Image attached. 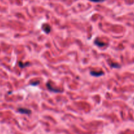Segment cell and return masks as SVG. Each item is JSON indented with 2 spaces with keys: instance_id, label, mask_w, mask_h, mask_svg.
I'll return each instance as SVG.
<instances>
[{
  "instance_id": "obj_2",
  "label": "cell",
  "mask_w": 134,
  "mask_h": 134,
  "mask_svg": "<svg viewBox=\"0 0 134 134\" xmlns=\"http://www.w3.org/2000/svg\"><path fill=\"white\" fill-rule=\"evenodd\" d=\"M91 75H92L93 76H95V77H99V76H103L104 74V73L103 72H93L91 71L90 72Z\"/></svg>"
},
{
  "instance_id": "obj_7",
  "label": "cell",
  "mask_w": 134,
  "mask_h": 134,
  "mask_svg": "<svg viewBox=\"0 0 134 134\" xmlns=\"http://www.w3.org/2000/svg\"><path fill=\"white\" fill-rule=\"evenodd\" d=\"M91 1H93V2H103L105 0H90Z\"/></svg>"
},
{
  "instance_id": "obj_6",
  "label": "cell",
  "mask_w": 134,
  "mask_h": 134,
  "mask_svg": "<svg viewBox=\"0 0 134 134\" xmlns=\"http://www.w3.org/2000/svg\"><path fill=\"white\" fill-rule=\"evenodd\" d=\"M111 67L112 68H120V65L118 64H111Z\"/></svg>"
},
{
  "instance_id": "obj_1",
  "label": "cell",
  "mask_w": 134,
  "mask_h": 134,
  "mask_svg": "<svg viewBox=\"0 0 134 134\" xmlns=\"http://www.w3.org/2000/svg\"><path fill=\"white\" fill-rule=\"evenodd\" d=\"M18 111L19 112H21V114H29L31 113V111L29 109H27V108H20L18 109Z\"/></svg>"
},
{
  "instance_id": "obj_8",
  "label": "cell",
  "mask_w": 134,
  "mask_h": 134,
  "mask_svg": "<svg viewBox=\"0 0 134 134\" xmlns=\"http://www.w3.org/2000/svg\"><path fill=\"white\" fill-rule=\"evenodd\" d=\"M34 83H35V82H34ZM36 84H31V85H38L40 84V82H36Z\"/></svg>"
},
{
  "instance_id": "obj_3",
  "label": "cell",
  "mask_w": 134,
  "mask_h": 134,
  "mask_svg": "<svg viewBox=\"0 0 134 134\" xmlns=\"http://www.w3.org/2000/svg\"><path fill=\"white\" fill-rule=\"evenodd\" d=\"M47 88H48V89H49V90L51 91L52 92H55V93H58V92H61V90L53 89L52 87H51V86H50V85H49V83H47Z\"/></svg>"
},
{
  "instance_id": "obj_5",
  "label": "cell",
  "mask_w": 134,
  "mask_h": 134,
  "mask_svg": "<svg viewBox=\"0 0 134 134\" xmlns=\"http://www.w3.org/2000/svg\"><path fill=\"white\" fill-rule=\"evenodd\" d=\"M95 44H96V45H97L99 47H103L104 45H105V44H103V43H101V42H97V41H95Z\"/></svg>"
},
{
  "instance_id": "obj_4",
  "label": "cell",
  "mask_w": 134,
  "mask_h": 134,
  "mask_svg": "<svg viewBox=\"0 0 134 134\" xmlns=\"http://www.w3.org/2000/svg\"><path fill=\"white\" fill-rule=\"evenodd\" d=\"M29 64H30L29 63H27L26 64H25V63H24V64H22V62H20V63H19V66H20V67H21V68H24V67L28 66Z\"/></svg>"
}]
</instances>
